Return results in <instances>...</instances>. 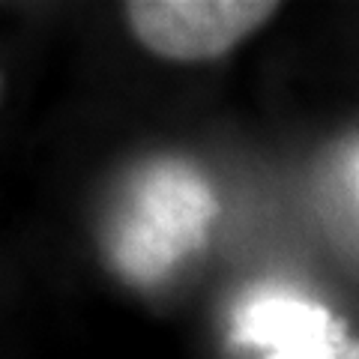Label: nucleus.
I'll use <instances>...</instances> for the list:
<instances>
[{
    "mask_svg": "<svg viewBox=\"0 0 359 359\" xmlns=\"http://www.w3.org/2000/svg\"><path fill=\"white\" fill-rule=\"evenodd\" d=\"M278 9L273 0H132L123 4V18L156 57L201 63L237 48Z\"/></svg>",
    "mask_w": 359,
    "mask_h": 359,
    "instance_id": "obj_1",
    "label": "nucleus"
},
{
    "mask_svg": "<svg viewBox=\"0 0 359 359\" xmlns=\"http://www.w3.org/2000/svg\"><path fill=\"white\" fill-rule=\"evenodd\" d=\"M132 212L120 231V257L132 273H159L177 255L201 240L212 198L198 177L153 168L135 189Z\"/></svg>",
    "mask_w": 359,
    "mask_h": 359,
    "instance_id": "obj_2",
    "label": "nucleus"
},
{
    "mask_svg": "<svg viewBox=\"0 0 359 359\" xmlns=\"http://www.w3.org/2000/svg\"><path fill=\"white\" fill-rule=\"evenodd\" d=\"M233 344L261 351L264 359H341V330L320 302L285 290H266L233 314Z\"/></svg>",
    "mask_w": 359,
    "mask_h": 359,
    "instance_id": "obj_3",
    "label": "nucleus"
}]
</instances>
